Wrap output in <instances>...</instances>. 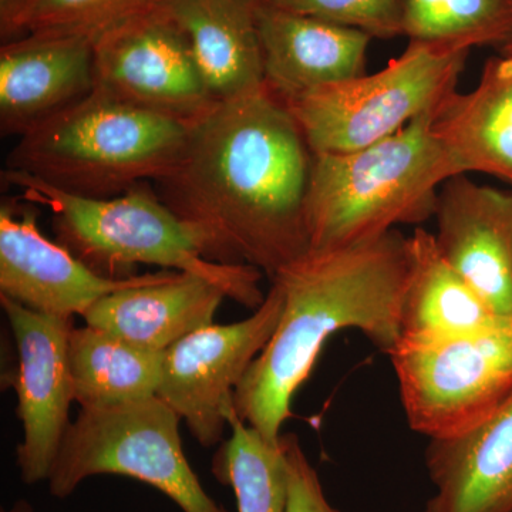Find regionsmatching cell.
I'll list each match as a JSON object with an SVG mask.
<instances>
[{
	"label": "cell",
	"instance_id": "obj_28",
	"mask_svg": "<svg viewBox=\"0 0 512 512\" xmlns=\"http://www.w3.org/2000/svg\"><path fill=\"white\" fill-rule=\"evenodd\" d=\"M2 512H36L33 505L26 500H18L13 503L9 510H3Z\"/></svg>",
	"mask_w": 512,
	"mask_h": 512
},
{
	"label": "cell",
	"instance_id": "obj_26",
	"mask_svg": "<svg viewBox=\"0 0 512 512\" xmlns=\"http://www.w3.org/2000/svg\"><path fill=\"white\" fill-rule=\"evenodd\" d=\"M289 468V497L286 512H340L326 498L316 468L295 434H282Z\"/></svg>",
	"mask_w": 512,
	"mask_h": 512
},
{
	"label": "cell",
	"instance_id": "obj_15",
	"mask_svg": "<svg viewBox=\"0 0 512 512\" xmlns=\"http://www.w3.org/2000/svg\"><path fill=\"white\" fill-rule=\"evenodd\" d=\"M258 25L265 86L284 101L366 74L372 37L362 30L275 8L264 0Z\"/></svg>",
	"mask_w": 512,
	"mask_h": 512
},
{
	"label": "cell",
	"instance_id": "obj_20",
	"mask_svg": "<svg viewBox=\"0 0 512 512\" xmlns=\"http://www.w3.org/2000/svg\"><path fill=\"white\" fill-rule=\"evenodd\" d=\"M407 244L410 274L400 315L402 338H450L510 322L498 318L448 264L437 248L433 232L416 227L407 237Z\"/></svg>",
	"mask_w": 512,
	"mask_h": 512
},
{
	"label": "cell",
	"instance_id": "obj_25",
	"mask_svg": "<svg viewBox=\"0 0 512 512\" xmlns=\"http://www.w3.org/2000/svg\"><path fill=\"white\" fill-rule=\"evenodd\" d=\"M275 8L362 30L370 37L403 36L404 0H264Z\"/></svg>",
	"mask_w": 512,
	"mask_h": 512
},
{
	"label": "cell",
	"instance_id": "obj_11",
	"mask_svg": "<svg viewBox=\"0 0 512 512\" xmlns=\"http://www.w3.org/2000/svg\"><path fill=\"white\" fill-rule=\"evenodd\" d=\"M16 348L18 369L13 387L18 394L16 414L23 441L16 448V464L23 483L47 481L67 430L74 402L69 362L73 319L45 315L0 296Z\"/></svg>",
	"mask_w": 512,
	"mask_h": 512
},
{
	"label": "cell",
	"instance_id": "obj_29",
	"mask_svg": "<svg viewBox=\"0 0 512 512\" xmlns=\"http://www.w3.org/2000/svg\"><path fill=\"white\" fill-rule=\"evenodd\" d=\"M501 55L512 56V39L508 40L507 43H504L501 46Z\"/></svg>",
	"mask_w": 512,
	"mask_h": 512
},
{
	"label": "cell",
	"instance_id": "obj_10",
	"mask_svg": "<svg viewBox=\"0 0 512 512\" xmlns=\"http://www.w3.org/2000/svg\"><path fill=\"white\" fill-rule=\"evenodd\" d=\"M284 308V292L272 282L252 316L231 325L191 333L165 352L157 396L185 421L202 447L220 446L235 389L268 345Z\"/></svg>",
	"mask_w": 512,
	"mask_h": 512
},
{
	"label": "cell",
	"instance_id": "obj_9",
	"mask_svg": "<svg viewBox=\"0 0 512 512\" xmlns=\"http://www.w3.org/2000/svg\"><path fill=\"white\" fill-rule=\"evenodd\" d=\"M94 90L188 126L220 101L190 40L161 5L97 40Z\"/></svg>",
	"mask_w": 512,
	"mask_h": 512
},
{
	"label": "cell",
	"instance_id": "obj_24",
	"mask_svg": "<svg viewBox=\"0 0 512 512\" xmlns=\"http://www.w3.org/2000/svg\"><path fill=\"white\" fill-rule=\"evenodd\" d=\"M163 0H33L26 35L79 36L94 43Z\"/></svg>",
	"mask_w": 512,
	"mask_h": 512
},
{
	"label": "cell",
	"instance_id": "obj_17",
	"mask_svg": "<svg viewBox=\"0 0 512 512\" xmlns=\"http://www.w3.org/2000/svg\"><path fill=\"white\" fill-rule=\"evenodd\" d=\"M227 293L202 276L174 272L158 284L104 296L83 313L86 325L157 352L212 325Z\"/></svg>",
	"mask_w": 512,
	"mask_h": 512
},
{
	"label": "cell",
	"instance_id": "obj_6",
	"mask_svg": "<svg viewBox=\"0 0 512 512\" xmlns=\"http://www.w3.org/2000/svg\"><path fill=\"white\" fill-rule=\"evenodd\" d=\"M180 421L158 396L80 410L47 478L49 493L63 500L87 478L113 474L151 485L183 512H229L207 494L188 463Z\"/></svg>",
	"mask_w": 512,
	"mask_h": 512
},
{
	"label": "cell",
	"instance_id": "obj_8",
	"mask_svg": "<svg viewBox=\"0 0 512 512\" xmlns=\"http://www.w3.org/2000/svg\"><path fill=\"white\" fill-rule=\"evenodd\" d=\"M387 355L407 424L429 440L466 433L512 394V322L450 338H402Z\"/></svg>",
	"mask_w": 512,
	"mask_h": 512
},
{
	"label": "cell",
	"instance_id": "obj_22",
	"mask_svg": "<svg viewBox=\"0 0 512 512\" xmlns=\"http://www.w3.org/2000/svg\"><path fill=\"white\" fill-rule=\"evenodd\" d=\"M232 434L211 461V473L234 490L238 512H286L289 468L284 441L272 443L239 419L234 404L227 412Z\"/></svg>",
	"mask_w": 512,
	"mask_h": 512
},
{
	"label": "cell",
	"instance_id": "obj_27",
	"mask_svg": "<svg viewBox=\"0 0 512 512\" xmlns=\"http://www.w3.org/2000/svg\"><path fill=\"white\" fill-rule=\"evenodd\" d=\"M33 0H0V37L2 43L26 35L25 25Z\"/></svg>",
	"mask_w": 512,
	"mask_h": 512
},
{
	"label": "cell",
	"instance_id": "obj_18",
	"mask_svg": "<svg viewBox=\"0 0 512 512\" xmlns=\"http://www.w3.org/2000/svg\"><path fill=\"white\" fill-rule=\"evenodd\" d=\"M433 133L461 173H483L512 185V56L491 57L470 93L441 101Z\"/></svg>",
	"mask_w": 512,
	"mask_h": 512
},
{
	"label": "cell",
	"instance_id": "obj_4",
	"mask_svg": "<svg viewBox=\"0 0 512 512\" xmlns=\"http://www.w3.org/2000/svg\"><path fill=\"white\" fill-rule=\"evenodd\" d=\"M439 106L362 150L315 154L306 198L311 252L365 244L434 217L441 185L463 174L433 133Z\"/></svg>",
	"mask_w": 512,
	"mask_h": 512
},
{
	"label": "cell",
	"instance_id": "obj_12",
	"mask_svg": "<svg viewBox=\"0 0 512 512\" xmlns=\"http://www.w3.org/2000/svg\"><path fill=\"white\" fill-rule=\"evenodd\" d=\"M174 272L123 279L99 275L42 234L35 204L3 200L0 205V296L32 311L73 319L104 296L158 284Z\"/></svg>",
	"mask_w": 512,
	"mask_h": 512
},
{
	"label": "cell",
	"instance_id": "obj_3",
	"mask_svg": "<svg viewBox=\"0 0 512 512\" xmlns=\"http://www.w3.org/2000/svg\"><path fill=\"white\" fill-rule=\"evenodd\" d=\"M2 181L18 188L23 200L46 207L56 242L99 275L130 278L138 265H156L202 276L254 311L265 301L259 286L264 274L255 266L205 258L197 232L148 183L117 197L89 198L6 168Z\"/></svg>",
	"mask_w": 512,
	"mask_h": 512
},
{
	"label": "cell",
	"instance_id": "obj_14",
	"mask_svg": "<svg viewBox=\"0 0 512 512\" xmlns=\"http://www.w3.org/2000/svg\"><path fill=\"white\" fill-rule=\"evenodd\" d=\"M93 40L26 35L0 49V131L23 136L94 90Z\"/></svg>",
	"mask_w": 512,
	"mask_h": 512
},
{
	"label": "cell",
	"instance_id": "obj_16",
	"mask_svg": "<svg viewBox=\"0 0 512 512\" xmlns=\"http://www.w3.org/2000/svg\"><path fill=\"white\" fill-rule=\"evenodd\" d=\"M424 461L436 491L423 512H512V394L466 433L429 440Z\"/></svg>",
	"mask_w": 512,
	"mask_h": 512
},
{
	"label": "cell",
	"instance_id": "obj_1",
	"mask_svg": "<svg viewBox=\"0 0 512 512\" xmlns=\"http://www.w3.org/2000/svg\"><path fill=\"white\" fill-rule=\"evenodd\" d=\"M313 157L291 110L264 83L218 101L157 184L165 204L197 232L205 258L255 266L274 281L311 252Z\"/></svg>",
	"mask_w": 512,
	"mask_h": 512
},
{
	"label": "cell",
	"instance_id": "obj_21",
	"mask_svg": "<svg viewBox=\"0 0 512 512\" xmlns=\"http://www.w3.org/2000/svg\"><path fill=\"white\" fill-rule=\"evenodd\" d=\"M165 352L140 348L104 330L72 328L69 362L74 402L99 409L157 396Z\"/></svg>",
	"mask_w": 512,
	"mask_h": 512
},
{
	"label": "cell",
	"instance_id": "obj_5",
	"mask_svg": "<svg viewBox=\"0 0 512 512\" xmlns=\"http://www.w3.org/2000/svg\"><path fill=\"white\" fill-rule=\"evenodd\" d=\"M191 128L93 90L20 136L6 170L79 197H117L167 177Z\"/></svg>",
	"mask_w": 512,
	"mask_h": 512
},
{
	"label": "cell",
	"instance_id": "obj_2",
	"mask_svg": "<svg viewBox=\"0 0 512 512\" xmlns=\"http://www.w3.org/2000/svg\"><path fill=\"white\" fill-rule=\"evenodd\" d=\"M409 274V244L397 229L365 244L309 252L284 269L272 281L284 292L281 319L234 392L239 419L278 443L293 396L340 330H360L389 353L402 338Z\"/></svg>",
	"mask_w": 512,
	"mask_h": 512
},
{
	"label": "cell",
	"instance_id": "obj_19",
	"mask_svg": "<svg viewBox=\"0 0 512 512\" xmlns=\"http://www.w3.org/2000/svg\"><path fill=\"white\" fill-rule=\"evenodd\" d=\"M262 0H163L183 29L217 100L264 84L258 13Z\"/></svg>",
	"mask_w": 512,
	"mask_h": 512
},
{
	"label": "cell",
	"instance_id": "obj_7",
	"mask_svg": "<svg viewBox=\"0 0 512 512\" xmlns=\"http://www.w3.org/2000/svg\"><path fill=\"white\" fill-rule=\"evenodd\" d=\"M470 52L410 42L383 70L285 101L313 154H346L393 136L456 92Z\"/></svg>",
	"mask_w": 512,
	"mask_h": 512
},
{
	"label": "cell",
	"instance_id": "obj_13",
	"mask_svg": "<svg viewBox=\"0 0 512 512\" xmlns=\"http://www.w3.org/2000/svg\"><path fill=\"white\" fill-rule=\"evenodd\" d=\"M437 248L498 318L512 322V191L466 174L441 185Z\"/></svg>",
	"mask_w": 512,
	"mask_h": 512
},
{
	"label": "cell",
	"instance_id": "obj_23",
	"mask_svg": "<svg viewBox=\"0 0 512 512\" xmlns=\"http://www.w3.org/2000/svg\"><path fill=\"white\" fill-rule=\"evenodd\" d=\"M403 36L470 52L512 39V0H404Z\"/></svg>",
	"mask_w": 512,
	"mask_h": 512
}]
</instances>
